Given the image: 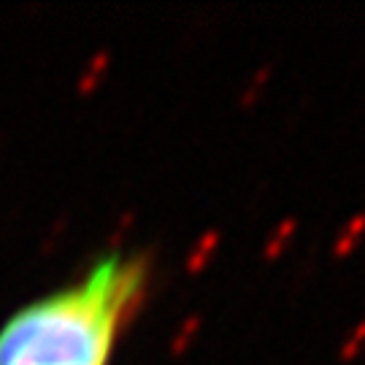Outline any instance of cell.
I'll return each instance as SVG.
<instances>
[{"mask_svg":"<svg viewBox=\"0 0 365 365\" xmlns=\"http://www.w3.org/2000/svg\"><path fill=\"white\" fill-rule=\"evenodd\" d=\"M144 287V260H98L84 282L30 303L3 325L0 365H108Z\"/></svg>","mask_w":365,"mask_h":365,"instance_id":"1","label":"cell"}]
</instances>
